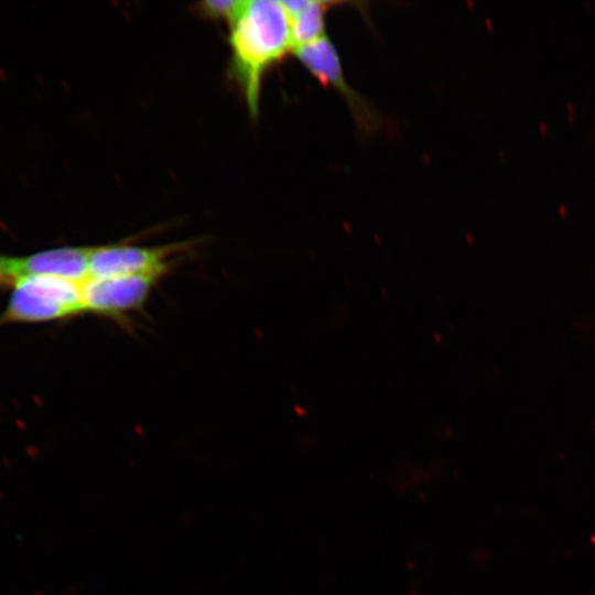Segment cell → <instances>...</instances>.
<instances>
[{
  "label": "cell",
  "mask_w": 595,
  "mask_h": 595,
  "mask_svg": "<svg viewBox=\"0 0 595 595\" xmlns=\"http://www.w3.org/2000/svg\"><path fill=\"white\" fill-rule=\"evenodd\" d=\"M91 248L64 247L25 258H8L13 281L21 275H45L84 283L89 279Z\"/></svg>",
  "instance_id": "obj_6"
},
{
  "label": "cell",
  "mask_w": 595,
  "mask_h": 595,
  "mask_svg": "<svg viewBox=\"0 0 595 595\" xmlns=\"http://www.w3.org/2000/svg\"><path fill=\"white\" fill-rule=\"evenodd\" d=\"M175 250L167 247H138L110 245L90 249L89 278L119 275H162L167 267L169 256Z\"/></svg>",
  "instance_id": "obj_5"
},
{
  "label": "cell",
  "mask_w": 595,
  "mask_h": 595,
  "mask_svg": "<svg viewBox=\"0 0 595 595\" xmlns=\"http://www.w3.org/2000/svg\"><path fill=\"white\" fill-rule=\"evenodd\" d=\"M282 3L290 15L293 51L325 36L328 2L295 0Z\"/></svg>",
  "instance_id": "obj_7"
},
{
  "label": "cell",
  "mask_w": 595,
  "mask_h": 595,
  "mask_svg": "<svg viewBox=\"0 0 595 595\" xmlns=\"http://www.w3.org/2000/svg\"><path fill=\"white\" fill-rule=\"evenodd\" d=\"M9 280L13 282V278L9 269L8 258L0 257V282H6Z\"/></svg>",
  "instance_id": "obj_9"
},
{
  "label": "cell",
  "mask_w": 595,
  "mask_h": 595,
  "mask_svg": "<svg viewBox=\"0 0 595 595\" xmlns=\"http://www.w3.org/2000/svg\"><path fill=\"white\" fill-rule=\"evenodd\" d=\"M242 4L244 0H213L202 3L203 10L207 14L214 18L227 19L229 23L236 18Z\"/></svg>",
  "instance_id": "obj_8"
},
{
  "label": "cell",
  "mask_w": 595,
  "mask_h": 595,
  "mask_svg": "<svg viewBox=\"0 0 595 595\" xmlns=\"http://www.w3.org/2000/svg\"><path fill=\"white\" fill-rule=\"evenodd\" d=\"M293 52L321 84L340 93L360 129L374 131L378 127V115L364 97L347 84L338 53L326 35Z\"/></svg>",
  "instance_id": "obj_3"
},
{
  "label": "cell",
  "mask_w": 595,
  "mask_h": 595,
  "mask_svg": "<svg viewBox=\"0 0 595 595\" xmlns=\"http://www.w3.org/2000/svg\"><path fill=\"white\" fill-rule=\"evenodd\" d=\"M82 284L45 275L18 277L4 320L50 321L84 311Z\"/></svg>",
  "instance_id": "obj_2"
},
{
  "label": "cell",
  "mask_w": 595,
  "mask_h": 595,
  "mask_svg": "<svg viewBox=\"0 0 595 595\" xmlns=\"http://www.w3.org/2000/svg\"><path fill=\"white\" fill-rule=\"evenodd\" d=\"M230 29L234 75L250 113L257 116L266 72L293 52L290 15L282 1L244 0Z\"/></svg>",
  "instance_id": "obj_1"
},
{
  "label": "cell",
  "mask_w": 595,
  "mask_h": 595,
  "mask_svg": "<svg viewBox=\"0 0 595 595\" xmlns=\"http://www.w3.org/2000/svg\"><path fill=\"white\" fill-rule=\"evenodd\" d=\"M158 275L89 278L82 284L84 311L118 316L143 305Z\"/></svg>",
  "instance_id": "obj_4"
}]
</instances>
